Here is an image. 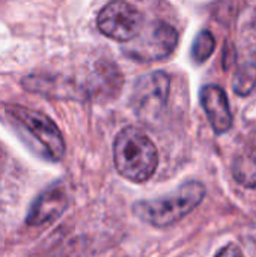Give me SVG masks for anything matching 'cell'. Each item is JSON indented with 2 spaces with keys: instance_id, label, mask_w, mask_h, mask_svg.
Instances as JSON below:
<instances>
[{
  "instance_id": "4fadbf2b",
  "label": "cell",
  "mask_w": 256,
  "mask_h": 257,
  "mask_svg": "<svg viewBox=\"0 0 256 257\" xmlns=\"http://www.w3.org/2000/svg\"><path fill=\"white\" fill-rule=\"evenodd\" d=\"M216 257H244L243 254V251H241V248L238 247V245H235V244H229V245H226V247H223Z\"/></svg>"
},
{
  "instance_id": "ba28073f",
  "label": "cell",
  "mask_w": 256,
  "mask_h": 257,
  "mask_svg": "<svg viewBox=\"0 0 256 257\" xmlns=\"http://www.w3.org/2000/svg\"><path fill=\"white\" fill-rule=\"evenodd\" d=\"M68 206V194L60 182L47 187L30 205L26 217L27 226H42L59 218Z\"/></svg>"
},
{
  "instance_id": "7a4b0ae2",
  "label": "cell",
  "mask_w": 256,
  "mask_h": 257,
  "mask_svg": "<svg viewBox=\"0 0 256 257\" xmlns=\"http://www.w3.org/2000/svg\"><path fill=\"white\" fill-rule=\"evenodd\" d=\"M113 163L118 173L136 184L152 178L158 166V151L154 142L139 128L127 126L115 139Z\"/></svg>"
},
{
  "instance_id": "277c9868",
  "label": "cell",
  "mask_w": 256,
  "mask_h": 257,
  "mask_svg": "<svg viewBox=\"0 0 256 257\" xmlns=\"http://www.w3.org/2000/svg\"><path fill=\"white\" fill-rule=\"evenodd\" d=\"M133 42L125 48V54L139 62H155L169 57L178 44V32L175 27L164 21H155L130 41Z\"/></svg>"
},
{
  "instance_id": "8992f818",
  "label": "cell",
  "mask_w": 256,
  "mask_h": 257,
  "mask_svg": "<svg viewBox=\"0 0 256 257\" xmlns=\"http://www.w3.org/2000/svg\"><path fill=\"white\" fill-rule=\"evenodd\" d=\"M170 92V77L164 71H154L137 78L131 92V107L142 119L155 117L166 105Z\"/></svg>"
},
{
  "instance_id": "8fae6325",
  "label": "cell",
  "mask_w": 256,
  "mask_h": 257,
  "mask_svg": "<svg viewBox=\"0 0 256 257\" xmlns=\"http://www.w3.org/2000/svg\"><path fill=\"white\" fill-rule=\"evenodd\" d=\"M214 48H216V39H214L213 33L208 30H202L198 33V36L193 41L192 59L196 63H204L214 53Z\"/></svg>"
},
{
  "instance_id": "5b68a950",
  "label": "cell",
  "mask_w": 256,
  "mask_h": 257,
  "mask_svg": "<svg viewBox=\"0 0 256 257\" xmlns=\"http://www.w3.org/2000/svg\"><path fill=\"white\" fill-rule=\"evenodd\" d=\"M97 26L104 36L118 42H130L143 29V15L128 2L113 0L98 12Z\"/></svg>"
},
{
  "instance_id": "30bf717a",
  "label": "cell",
  "mask_w": 256,
  "mask_h": 257,
  "mask_svg": "<svg viewBox=\"0 0 256 257\" xmlns=\"http://www.w3.org/2000/svg\"><path fill=\"white\" fill-rule=\"evenodd\" d=\"M256 86V65L255 63H247L243 65L237 69L234 80H232V87L234 92L238 93L240 96L249 95Z\"/></svg>"
},
{
  "instance_id": "7c38bea8",
  "label": "cell",
  "mask_w": 256,
  "mask_h": 257,
  "mask_svg": "<svg viewBox=\"0 0 256 257\" xmlns=\"http://www.w3.org/2000/svg\"><path fill=\"white\" fill-rule=\"evenodd\" d=\"M235 179L238 182L247 185V187H255L256 185V157H244L240 158L235 163Z\"/></svg>"
},
{
  "instance_id": "3957f363",
  "label": "cell",
  "mask_w": 256,
  "mask_h": 257,
  "mask_svg": "<svg viewBox=\"0 0 256 257\" xmlns=\"http://www.w3.org/2000/svg\"><path fill=\"white\" fill-rule=\"evenodd\" d=\"M205 197V187L190 181L175 191L152 200H140L133 205V214L155 227H167L189 215Z\"/></svg>"
},
{
  "instance_id": "9c48e42d",
  "label": "cell",
  "mask_w": 256,
  "mask_h": 257,
  "mask_svg": "<svg viewBox=\"0 0 256 257\" xmlns=\"http://www.w3.org/2000/svg\"><path fill=\"white\" fill-rule=\"evenodd\" d=\"M201 104L216 134H223L232 126V113L228 96L220 86L207 84L201 89Z\"/></svg>"
},
{
  "instance_id": "6da1fadb",
  "label": "cell",
  "mask_w": 256,
  "mask_h": 257,
  "mask_svg": "<svg viewBox=\"0 0 256 257\" xmlns=\"http://www.w3.org/2000/svg\"><path fill=\"white\" fill-rule=\"evenodd\" d=\"M6 117L24 142L42 158L57 163L65 155V140L57 125L44 113L11 104L5 108Z\"/></svg>"
},
{
  "instance_id": "52a82bcc",
  "label": "cell",
  "mask_w": 256,
  "mask_h": 257,
  "mask_svg": "<svg viewBox=\"0 0 256 257\" xmlns=\"http://www.w3.org/2000/svg\"><path fill=\"white\" fill-rule=\"evenodd\" d=\"M122 84L124 77L116 63L100 59L84 72V101H112L119 95Z\"/></svg>"
}]
</instances>
